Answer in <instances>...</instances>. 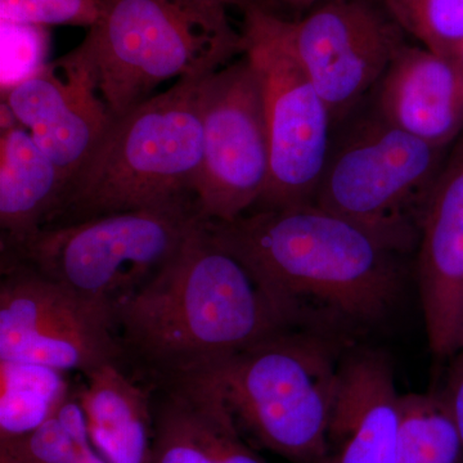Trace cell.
<instances>
[{
	"label": "cell",
	"instance_id": "cell-10",
	"mask_svg": "<svg viewBox=\"0 0 463 463\" xmlns=\"http://www.w3.org/2000/svg\"><path fill=\"white\" fill-rule=\"evenodd\" d=\"M203 163L196 185L203 221L228 222L254 209L269 176L263 91L242 54L203 81Z\"/></svg>",
	"mask_w": 463,
	"mask_h": 463
},
{
	"label": "cell",
	"instance_id": "cell-24",
	"mask_svg": "<svg viewBox=\"0 0 463 463\" xmlns=\"http://www.w3.org/2000/svg\"><path fill=\"white\" fill-rule=\"evenodd\" d=\"M44 27L2 23V90L25 80L45 65Z\"/></svg>",
	"mask_w": 463,
	"mask_h": 463
},
{
	"label": "cell",
	"instance_id": "cell-19",
	"mask_svg": "<svg viewBox=\"0 0 463 463\" xmlns=\"http://www.w3.org/2000/svg\"><path fill=\"white\" fill-rule=\"evenodd\" d=\"M395 463H463L461 437L440 395H402Z\"/></svg>",
	"mask_w": 463,
	"mask_h": 463
},
{
	"label": "cell",
	"instance_id": "cell-2",
	"mask_svg": "<svg viewBox=\"0 0 463 463\" xmlns=\"http://www.w3.org/2000/svg\"><path fill=\"white\" fill-rule=\"evenodd\" d=\"M115 326L125 368L148 386L209 373L292 327L203 219L176 257L116 309Z\"/></svg>",
	"mask_w": 463,
	"mask_h": 463
},
{
	"label": "cell",
	"instance_id": "cell-14",
	"mask_svg": "<svg viewBox=\"0 0 463 463\" xmlns=\"http://www.w3.org/2000/svg\"><path fill=\"white\" fill-rule=\"evenodd\" d=\"M401 398L386 353L352 346L326 432L322 463H395Z\"/></svg>",
	"mask_w": 463,
	"mask_h": 463
},
{
	"label": "cell",
	"instance_id": "cell-26",
	"mask_svg": "<svg viewBox=\"0 0 463 463\" xmlns=\"http://www.w3.org/2000/svg\"><path fill=\"white\" fill-rule=\"evenodd\" d=\"M0 463H35L14 447L0 441Z\"/></svg>",
	"mask_w": 463,
	"mask_h": 463
},
{
	"label": "cell",
	"instance_id": "cell-7",
	"mask_svg": "<svg viewBox=\"0 0 463 463\" xmlns=\"http://www.w3.org/2000/svg\"><path fill=\"white\" fill-rule=\"evenodd\" d=\"M203 218L197 203L133 210L42 228L2 265L21 264L111 313L176 257Z\"/></svg>",
	"mask_w": 463,
	"mask_h": 463
},
{
	"label": "cell",
	"instance_id": "cell-13",
	"mask_svg": "<svg viewBox=\"0 0 463 463\" xmlns=\"http://www.w3.org/2000/svg\"><path fill=\"white\" fill-rule=\"evenodd\" d=\"M417 279L429 346L437 359L463 346V134L450 147L417 246Z\"/></svg>",
	"mask_w": 463,
	"mask_h": 463
},
{
	"label": "cell",
	"instance_id": "cell-9",
	"mask_svg": "<svg viewBox=\"0 0 463 463\" xmlns=\"http://www.w3.org/2000/svg\"><path fill=\"white\" fill-rule=\"evenodd\" d=\"M2 272L0 362L83 376L124 365L111 313L25 265H2Z\"/></svg>",
	"mask_w": 463,
	"mask_h": 463
},
{
	"label": "cell",
	"instance_id": "cell-29",
	"mask_svg": "<svg viewBox=\"0 0 463 463\" xmlns=\"http://www.w3.org/2000/svg\"><path fill=\"white\" fill-rule=\"evenodd\" d=\"M458 63H459V66H461V69L463 71V53H462V56L459 57Z\"/></svg>",
	"mask_w": 463,
	"mask_h": 463
},
{
	"label": "cell",
	"instance_id": "cell-16",
	"mask_svg": "<svg viewBox=\"0 0 463 463\" xmlns=\"http://www.w3.org/2000/svg\"><path fill=\"white\" fill-rule=\"evenodd\" d=\"M388 123L438 147L463 134V71L457 61L407 44L368 96Z\"/></svg>",
	"mask_w": 463,
	"mask_h": 463
},
{
	"label": "cell",
	"instance_id": "cell-27",
	"mask_svg": "<svg viewBox=\"0 0 463 463\" xmlns=\"http://www.w3.org/2000/svg\"><path fill=\"white\" fill-rule=\"evenodd\" d=\"M219 2L224 3L230 8H239L240 11L245 12L258 3V0H219Z\"/></svg>",
	"mask_w": 463,
	"mask_h": 463
},
{
	"label": "cell",
	"instance_id": "cell-23",
	"mask_svg": "<svg viewBox=\"0 0 463 463\" xmlns=\"http://www.w3.org/2000/svg\"><path fill=\"white\" fill-rule=\"evenodd\" d=\"M99 11L100 0H0V20L16 25L90 29Z\"/></svg>",
	"mask_w": 463,
	"mask_h": 463
},
{
	"label": "cell",
	"instance_id": "cell-1",
	"mask_svg": "<svg viewBox=\"0 0 463 463\" xmlns=\"http://www.w3.org/2000/svg\"><path fill=\"white\" fill-rule=\"evenodd\" d=\"M205 224L258 277L292 327L355 343L388 319L403 292L405 255L315 203Z\"/></svg>",
	"mask_w": 463,
	"mask_h": 463
},
{
	"label": "cell",
	"instance_id": "cell-18",
	"mask_svg": "<svg viewBox=\"0 0 463 463\" xmlns=\"http://www.w3.org/2000/svg\"><path fill=\"white\" fill-rule=\"evenodd\" d=\"M76 389L93 446L109 463L151 462L152 390L123 364H109L85 374Z\"/></svg>",
	"mask_w": 463,
	"mask_h": 463
},
{
	"label": "cell",
	"instance_id": "cell-5",
	"mask_svg": "<svg viewBox=\"0 0 463 463\" xmlns=\"http://www.w3.org/2000/svg\"><path fill=\"white\" fill-rule=\"evenodd\" d=\"M355 343L289 327L214 370L225 404L246 438L292 463H322L344 355Z\"/></svg>",
	"mask_w": 463,
	"mask_h": 463
},
{
	"label": "cell",
	"instance_id": "cell-28",
	"mask_svg": "<svg viewBox=\"0 0 463 463\" xmlns=\"http://www.w3.org/2000/svg\"><path fill=\"white\" fill-rule=\"evenodd\" d=\"M279 2L285 3L291 8L307 9L315 5L319 0H279Z\"/></svg>",
	"mask_w": 463,
	"mask_h": 463
},
{
	"label": "cell",
	"instance_id": "cell-12",
	"mask_svg": "<svg viewBox=\"0 0 463 463\" xmlns=\"http://www.w3.org/2000/svg\"><path fill=\"white\" fill-rule=\"evenodd\" d=\"M3 96L18 123L60 170L66 187L114 121L93 69L76 48Z\"/></svg>",
	"mask_w": 463,
	"mask_h": 463
},
{
	"label": "cell",
	"instance_id": "cell-3",
	"mask_svg": "<svg viewBox=\"0 0 463 463\" xmlns=\"http://www.w3.org/2000/svg\"><path fill=\"white\" fill-rule=\"evenodd\" d=\"M203 79L178 80L170 90L114 118L43 228L116 213L197 203Z\"/></svg>",
	"mask_w": 463,
	"mask_h": 463
},
{
	"label": "cell",
	"instance_id": "cell-4",
	"mask_svg": "<svg viewBox=\"0 0 463 463\" xmlns=\"http://www.w3.org/2000/svg\"><path fill=\"white\" fill-rule=\"evenodd\" d=\"M219 0H100L99 16L76 47L93 69L114 118L173 79H203L245 53Z\"/></svg>",
	"mask_w": 463,
	"mask_h": 463
},
{
	"label": "cell",
	"instance_id": "cell-11",
	"mask_svg": "<svg viewBox=\"0 0 463 463\" xmlns=\"http://www.w3.org/2000/svg\"><path fill=\"white\" fill-rule=\"evenodd\" d=\"M270 18L330 109L334 125L370 96L408 44L383 0H326L298 20L272 11Z\"/></svg>",
	"mask_w": 463,
	"mask_h": 463
},
{
	"label": "cell",
	"instance_id": "cell-20",
	"mask_svg": "<svg viewBox=\"0 0 463 463\" xmlns=\"http://www.w3.org/2000/svg\"><path fill=\"white\" fill-rule=\"evenodd\" d=\"M0 439L23 437L41 426L62 401L69 386L47 368L0 362Z\"/></svg>",
	"mask_w": 463,
	"mask_h": 463
},
{
	"label": "cell",
	"instance_id": "cell-15",
	"mask_svg": "<svg viewBox=\"0 0 463 463\" xmlns=\"http://www.w3.org/2000/svg\"><path fill=\"white\" fill-rule=\"evenodd\" d=\"M149 388L154 403L149 463H267L246 440L209 374Z\"/></svg>",
	"mask_w": 463,
	"mask_h": 463
},
{
	"label": "cell",
	"instance_id": "cell-22",
	"mask_svg": "<svg viewBox=\"0 0 463 463\" xmlns=\"http://www.w3.org/2000/svg\"><path fill=\"white\" fill-rule=\"evenodd\" d=\"M405 33L426 50L457 61L463 53V0H383Z\"/></svg>",
	"mask_w": 463,
	"mask_h": 463
},
{
	"label": "cell",
	"instance_id": "cell-8",
	"mask_svg": "<svg viewBox=\"0 0 463 463\" xmlns=\"http://www.w3.org/2000/svg\"><path fill=\"white\" fill-rule=\"evenodd\" d=\"M242 33L243 54L260 80L269 137V176L252 210L313 203L334 132L330 109L274 29L269 9L259 2L246 9Z\"/></svg>",
	"mask_w": 463,
	"mask_h": 463
},
{
	"label": "cell",
	"instance_id": "cell-6",
	"mask_svg": "<svg viewBox=\"0 0 463 463\" xmlns=\"http://www.w3.org/2000/svg\"><path fill=\"white\" fill-rule=\"evenodd\" d=\"M449 151L388 123L367 97L334 125L313 203L410 254Z\"/></svg>",
	"mask_w": 463,
	"mask_h": 463
},
{
	"label": "cell",
	"instance_id": "cell-21",
	"mask_svg": "<svg viewBox=\"0 0 463 463\" xmlns=\"http://www.w3.org/2000/svg\"><path fill=\"white\" fill-rule=\"evenodd\" d=\"M0 441L35 463H109L91 443L76 389H69L53 413L29 434Z\"/></svg>",
	"mask_w": 463,
	"mask_h": 463
},
{
	"label": "cell",
	"instance_id": "cell-17",
	"mask_svg": "<svg viewBox=\"0 0 463 463\" xmlns=\"http://www.w3.org/2000/svg\"><path fill=\"white\" fill-rule=\"evenodd\" d=\"M66 183L50 157L2 102L0 230L2 252L16 249L56 209Z\"/></svg>",
	"mask_w": 463,
	"mask_h": 463
},
{
	"label": "cell",
	"instance_id": "cell-25",
	"mask_svg": "<svg viewBox=\"0 0 463 463\" xmlns=\"http://www.w3.org/2000/svg\"><path fill=\"white\" fill-rule=\"evenodd\" d=\"M439 395L443 399L456 423L463 446V346L456 353L446 388Z\"/></svg>",
	"mask_w": 463,
	"mask_h": 463
}]
</instances>
